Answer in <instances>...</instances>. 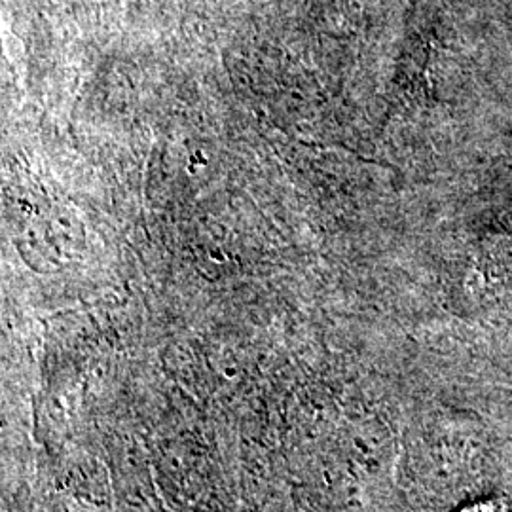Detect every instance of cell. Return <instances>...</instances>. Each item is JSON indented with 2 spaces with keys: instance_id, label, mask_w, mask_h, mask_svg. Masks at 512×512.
<instances>
[{
  "instance_id": "obj_1",
  "label": "cell",
  "mask_w": 512,
  "mask_h": 512,
  "mask_svg": "<svg viewBox=\"0 0 512 512\" xmlns=\"http://www.w3.org/2000/svg\"><path fill=\"white\" fill-rule=\"evenodd\" d=\"M461 512H503V509L499 507V501H488V503H478L475 507Z\"/></svg>"
}]
</instances>
